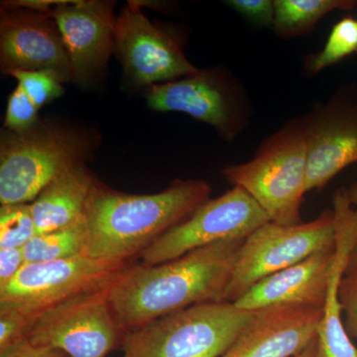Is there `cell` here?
Returning <instances> with one entry per match:
<instances>
[{"instance_id":"obj_1","label":"cell","mask_w":357,"mask_h":357,"mask_svg":"<svg viewBox=\"0 0 357 357\" xmlns=\"http://www.w3.org/2000/svg\"><path fill=\"white\" fill-rule=\"evenodd\" d=\"M244 239H225L161 264L122 270L105 288L122 331L201 303L223 302Z\"/></svg>"},{"instance_id":"obj_2","label":"cell","mask_w":357,"mask_h":357,"mask_svg":"<svg viewBox=\"0 0 357 357\" xmlns=\"http://www.w3.org/2000/svg\"><path fill=\"white\" fill-rule=\"evenodd\" d=\"M211 192L203 180H177L152 195L114 191L96 180L84 213L89 236L84 255L126 263L189 218Z\"/></svg>"},{"instance_id":"obj_3","label":"cell","mask_w":357,"mask_h":357,"mask_svg":"<svg viewBox=\"0 0 357 357\" xmlns=\"http://www.w3.org/2000/svg\"><path fill=\"white\" fill-rule=\"evenodd\" d=\"M89 131L40 121L23 132L0 137V203L30 204L59 174L86 164L98 147Z\"/></svg>"},{"instance_id":"obj_4","label":"cell","mask_w":357,"mask_h":357,"mask_svg":"<svg viewBox=\"0 0 357 357\" xmlns=\"http://www.w3.org/2000/svg\"><path fill=\"white\" fill-rule=\"evenodd\" d=\"M255 314L234 303L194 305L124 333L123 357H220Z\"/></svg>"},{"instance_id":"obj_5","label":"cell","mask_w":357,"mask_h":357,"mask_svg":"<svg viewBox=\"0 0 357 357\" xmlns=\"http://www.w3.org/2000/svg\"><path fill=\"white\" fill-rule=\"evenodd\" d=\"M307 159L306 123L298 122L274 134L251 161L227 167L222 174L257 202L270 222L296 225L302 223Z\"/></svg>"},{"instance_id":"obj_6","label":"cell","mask_w":357,"mask_h":357,"mask_svg":"<svg viewBox=\"0 0 357 357\" xmlns=\"http://www.w3.org/2000/svg\"><path fill=\"white\" fill-rule=\"evenodd\" d=\"M335 246L333 211L296 225L268 222L244 239L223 302L234 303L262 279Z\"/></svg>"},{"instance_id":"obj_7","label":"cell","mask_w":357,"mask_h":357,"mask_svg":"<svg viewBox=\"0 0 357 357\" xmlns=\"http://www.w3.org/2000/svg\"><path fill=\"white\" fill-rule=\"evenodd\" d=\"M123 269L126 263L100 261L84 255L25 263L15 278L0 288V310L18 312L34 321L59 303L107 287Z\"/></svg>"},{"instance_id":"obj_8","label":"cell","mask_w":357,"mask_h":357,"mask_svg":"<svg viewBox=\"0 0 357 357\" xmlns=\"http://www.w3.org/2000/svg\"><path fill=\"white\" fill-rule=\"evenodd\" d=\"M107 288V287H105ZM105 289L79 294L40 314L26 340L69 357H105L122 342Z\"/></svg>"},{"instance_id":"obj_9","label":"cell","mask_w":357,"mask_h":357,"mask_svg":"<svg viewBox=\"0 0 357 357\" xmlns=\"http://www.w3.org/2000/svg\"><path fill=\"white\" fill-rule=\"evenodd\" d=\"M270 222L248 192L234 187L204 202L189 218L158 237L142 253L146 265L161 264L225 239H244Z\"/></svg>"},{"instance_id":"obj_10","label":"cell","mask_w":357,"mask_h":357,"mask_svg":"<svg viewBox=\"0 0 357 357\" xmlns=\"http://www.w3.org/2000/svg\"><path fill=\"white\" fill-rule=\"evenodd\" d=\"M141 7L139 1H129L116 18L115 52L126 79L148 88L198 73L177 40L148 20Z\"/></svg>"},{"instance_id":"obj_11","label":"cell","mask_w":357,"mask_h":357,"mask_svg":"<svg viewBox=\"0 0 357 357\" xmlns=\"http://www.w3.org/2000/svg\"><path fill=\"white\" fill-rule=\"evenodd\" d=\"M0 68L47 70L64 84L74 83L69 54L57 23L49 14L25 8L0 10Z\"/></svg>"},{"instance_id":"obj_12","label":"cell","mask_w":357,"mask_h":357,"mask_svg":"<svg viewBox=\"0 0 357 357\" xmlns=\"http://www.w3.org/2000/svg\"><path fill=\"white\" fill-rule=\"evenodd\" d=\"M114 1L65 0L49 13L57 23L73 70L82 86L100 81L115 51Z\"/></svg>"},{"instance_id":"obj_13","label":"cell","mask_w":357,"mask_h":357,"mask_svg":"<svg viewBox=\"0 0 357 357\" xmlns=\"http://www.w3.org/2000/svg\"><path fill=\"white\" fill-rule=\"evenodd\" d=\"M148 107L157 112H178L210 124L225 139L241 128L234 93L220 75L206 70L176 81L146 88Z\"/></svg>"},{"instance_id":"obj_14","label":"cell","mask_w":357,"mask_h":357,"mask_svg":"<svg viewBox=\"0 0 357 357\" xmlns=\"http://www.w3.org/2000/svg\"><path fill=\"white\" fill-rule=\"evenodd\" d=\"M323 309L277 306L256 312L250 325L220 357H294L318 337Z\"/></svg>"},{"instance_id":"obj_15","label":"cell","mask_w":357,"mask_h":357,"mask_svg":"<svg viewBox=\"0 0 357 357\" xmlns=\"http://www.w3.org/2000/svg\"><path fill=\"white\" fill-rule=\"evenodd\" d=\"M306 123L307 192L321 191L357 162V105L332 103Z\"/></svg>"},{"instance_id":"obj_16","label":"cell","mask_w":357,"mask_h":357,"mask_svg":"<svg viewBox=\"0 0 357 357\" xmlns=\"http://www.w3.org/2000/svg\"><path fill=\"white\" fill-rule=\"evenodd\" d=\"M335 253V248L319 251L293 266L270 275L234 304L248 312L277 306L323 309Z\"/></svg>"},{"instance_id":"obj_17","label":"cell","mask_w":357,"mask_h":357,"mask_svg":"<svg viewBox=\"0 0 357 357\" xmlns=\"http://www.w3.org/2000/svg\"><path fill=\"white\" fill-rule=\"evenodd\" d=\"M333 211L337 246L323 307V318L319 326L318 357H357V347L345 331L342 306L338 297L349 256L357 243V210L352 206L347 189L342 188L335 192Z\"/></svg>"},{"instance_id":"obj_18","label":"cell","mask_w":357,"mask_h":357,"mask_svg":"<svg viewBox=\"0 0 357 357\" xmlns=\"http://www.w3.org/2000/svg\"><path fill=\"white\" fill-rule=\"evenodd\" d=\"M96 178L86 164L68 169L30 203L38 234L64 229L83 220Z\"/></svg>"},{"instance_id":"obj_19","label":"cell","mask_w":357,"mask_h":357,"mask_svg":"<svg viewBox=\"0 0 357 357\" xmlns=\"http://www.w3.org/2000/svg\"><path fill=\"white\" fill-rule=\"evenodd\" d=\"M352 0H275V31L282 37L307 32L319 20L333 10H349Z\"/></svg>"},{"instance_id":"obj_20","label":"cell","mask_w":357,"mask_h":357,"mask_svg":"<svg viewBox=\"0 0 357 357\" xmlns=\"http://www.w3.org/2000/svg\"><path fill=\"white\" fill-rule=\"evenodd\" d=\"M88 236L84 218L64 229L38 234L22 248L25 263L57 261L84 255Z\"/></svg>"},{"instance_id":"obj_21","label":"cell","mask_w":357,"mask_h":357,"mask_svg":"<svg viewBox=\"0 0 357 357\" xmlns=\"http://www.w3.org/2000/svg\"><path fill=\"white\" fill-rule=\"evenodd\" d=\"M357 52V21L345 17L333 26L323 50L307 59L306 68L317 74Z\"/></svg>"},{"instance_id":"obj_22","label":"cell","mask_w":357,"mask_h":357,"mask_svg":"<svg viewBox=\"0 0 357 357\" xmlns=\"http://www.w3.org/2000/svg\"><path fill=\"white\" fill-rule=\"evenodd\" d=\"M38 234L30 204H2L0 249L23 248Z\"/></svg>"},{"instance_id":"obj_23","label":"cell","mask_w":357,"mask_h":357,"mask_svg":"<svg viewBox=\"0 0 357 357\" xmlns=\"http://www.w3.org/2000/svg\"><path fill=\"white\" fill-rule=\"evenodd\" d=\"M8 76L18 82L26 96L34 103L37 109L60 98L64 93L63 83L57 75L47 70H11Z\"/></svg>"},{"instance_id":"obj_24","label":"cell","mask_w":357,"mask_h":357,"mask_svg":"<svg viewBox=\"0 0 357 357\" xmlns=\"http://www.w3.org/2000/svg\"><path fill=\"white\" fill-rule=\"evenodd\" d=\"M38 109L17 86L7 102L4 128L13 132H23L32 128L40 121Z\"/></svg>"},{"instance_id":"obj_25","label":"cell","mask_w":357,"mask_h":357,"mask_svg":"<svg viewBox=\"0 0 357 357\" xmlns=\"http://www.w3.org/2000/svg\"><path fill=\"white\" fill-rule=\"evenodd\" d=\"M33 321L20 312L0 310V351L24 340Z\"/></svg>"},{"instance_id":"obj_26","label":"cell","mask_w":357,"mask_h":357,"mask_svg":"<svg viewBox=\"0 0 357 357\" xmlns=\"http://www.w3.org/2000/svg\"><path fill=\"white\" fill-rule=\"evenodd\" d=\"M225 3L255 24L274 25V1L271 0H229Z\"/></svg>"},{"instance_id":"obj_27","label":"cell","mask_w":357,"mask_h":357,"mask_svg":"<svg viewBox=\"0 0 357 357\" xmlns=\"http://www.w3.org/2000/svg\"><path fill=\"white\" fill-rule=\"evenodd\" d=\"M344 325L349 337L357 340V277L344 276L338 291Z\"/></svg>"},{"instance_id":"obj_28","label":"cell","mask_w":357,"mask_h":357,"mask_svg":"<svg viewBox=\"0 0 357 357\" xmlns=\"http://www.w3.org/2000/svg\"><path fill=\"white\" fill-rule=\"evenodd\" d=\"M24 265L22 248L0 249V288L13 281Z\"/></svg>"},{"instance_id":"obj_29","label":"cell","mask_w":357,"mask_h":357,"mask_svg":"<svg viewBox=\"0 0 357 357\" xmlns=\"http://www.w3.org/2000/svg\"><path fill=\"white\" fill-rule=\"evenodd\" d=\"M0 357H65V356L62 351L38 347L24 338L7 347L4 351H0Z\"/></svg>"},{"instance_id":"obj_30","label":"cell","mask_w":357,"mask_h":357,"mask_svg":"<svg viewBox=\"0 0 357 357\" xmlns=\"http://www.w3.org/2000/svg\"><path fill=\"white\" fill-rule=\"evenodd\" d=\"M345 276L357 277V243L349 256V264L345 270Z\"/></svg>"},{"instance_id":"obj_31","label":"cell","mask_w":357,"mask_h":357,"mask_svg":"<svg viewBox=\"0 0 357 357\" xmlns=\"http://www.w3.org/2000/svg\"><path fill=\"white\" fill-rule=\"evenodd\" d=\"M294 357H318V337L312 340V344L304 351Z\"/></svg>"},{"instance_id":"obj_32","label":"cell","mask_w":357,"mask_h":357,"mask_svg":"<svg viewBox=\"0 0 357 357\" xmlns=\"http://www.w3.org/2000/svg\"><path fill=\"white\" fill-rule=\"evenodd\" d=\"M347 192H349L352 206H357V184L352 185L349 189H347Z\"/></svg>"}]
</instances>
